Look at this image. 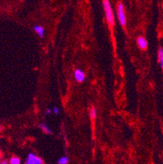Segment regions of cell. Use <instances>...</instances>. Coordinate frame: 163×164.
<instances>
[{
	"instance_id": "obj_11",
	"label": "cell",
	"mask_w": 163,
	"mask_h": 164,
	"mask_svg": "<svg viewBox=\"0 0 163 164\" xmlns=\"http://www.w3.org/2000/svg\"><path fill=\"white\" fill-rule=\"evenodd\" d=\"M68 158L66 156H63L61 158H59L58 160V164H68Z\"/></svg>"
},
{
	"instance_id": "obj_14",
	"label": "cell",
	"mask_w": 163,
	"mask_h": 164,
	"mask_svg": "<svg viewBox=\"0 0 163 164\" xmlns=\"http://www.w3.org/2000/svg\"><path fill=\"white\" fill-rule=\"evenodd\" d=\"M51 113V110H47V112H46V113H47V114H48V113Z\"/></svg>"
},
{
	"instance_id": "obj_12",
	"label": "cell",
	"mask_w": 163,
	"mask_h": 164,
	"mask_svg": "<svg viewBox=\"0 0 163 164\" xmlns=\"http://www.w3.org/2000/svg\"><path fill=\"white\" fill-rule=\"evenodd\" d=\"M53 113H55V114H58V113H60L59 109H58L57 107H54L53 108Z\"/></svg>"
},
{
	"instance_id": "obj_10",
	"label": "cell",
	"mask_w": 163,
	"mask_h": 164,
	"mask_svg": "<svg viewBox=\"0 0 163 164\" xmlns=\"http://www.w3.org/2000/svg\"><path fill=\"white\" fill-rule=\"evenodd\" d=\"M9 164H21V159L18 158V157L13 156V157L10 158Z\"/></svg>"
},
{
	"instance_id": "obj_1",
	"label": "cell",
	"mask_w": 163,
	"mask_h": 164,
	"mask_svg": "<svg viewBox=\"0 0 163 164\" xmlns=\"http://www.w3.org/2000/svg\"><path fill=\"white\" fill-rule=\"evenodd\" d=\"M103 3V7H104V14L106 17V21L108 22V25L109 26L110 30H113V28L114 27V15H113V8L110 4L109 0H102Z\"/></svg>"
},
{
	"instance_id": "obj_13",
	"label": "cell",
	"mask_w": 163,
	"mask_h": 164,
	"mask_svg": "<svg viewBox=\"0 0 163 164\" xmlns=\"http://www.w3.org/2000/svg\"><path fill=\"white\" fill-rule=\"evenodd\" d=\"M0 164H9V162L7 161V160H1Z\"/></svg>"
},
{
	"instance_id": "obj_9",
	"label": "cell",
	"mask_w": 163,
	"mask_h": 164,
	"mask_svg": "<svg viewBox=\"0 0 163 164\" xmlns=\"http://www.w3.org/2000/svg\"><path fill=\"white\" fill-rule=\"evenodd\" d=\"M89 113H90V117H91V119H95V118H96V110H95V107H92L90 108L89 110Z\"/></svg>"
},
{
	"instance_id": "obj_8",
	"label": "cell",
	"mask_w": 163,
	"mask_h": 164,
	"mask_svg": "<svg viewBox=\"0 0 163 164\" xmlns=\"http://www.w3.org/2000/svg\"><path fill=\"white\" fill-rule=\"evenodd\" d=\"M39 127L42 130V131L44 132V133H46V134H51L52 132H51V129L48 127V126L45 125V124H43V123H40L39 124Z\"/></svg>"
},
{
	"instance_id": "obj_4",
	"label": "cell",
	"mask_w": 163,
	"mask_h": 164,
	"mask_svg": "<svg viewBox=\"0 0 163 164\" xmlns=\"http://www.w3.org/2000/svg\"><path fill=\"white\" fill-rule=\"evenodd\" d=\"M74 78L77 80L78 83H82L85 80L86 78V75L84 74V72L83 70H81L79 69H76L74 71Z\"/></svg>"
},
{
	"instance_id": "obj_2",
	"label": "cell",
	"mask_w": 163,
	"mask_h": 164,
	"mask_svg": "<svg viewBox=\"0 0 163 164\" xmlns=\"http://www.w3.org/2000/svg\"><path fill=\"white\" fill-rule=\"evenodd\" d=\"M117 14H118V18L120 24L124 28L126 26V24H127V19H126L124 5L120 1L118 3V5H117Z\"/></svg>"
},
{
	"instance_id": "obj_3",
	"label": "cell",
	"mask_w": 163,
	"mask_h": 164,
	"mask_svg": "<svg viewBox=\"0 0 163 164\" xmlns=\"http://www.w3.org/2000/svg\"><path fill=\"white\" fill-rule=\"evenodd\" d=\"M25 164H43V161H42V159L41 158H39V156L30 153L27 157V159Z\"/></svg>"
},
{
	"instance_id": "obj_15",
	"label": "cell",
	"mask_w": 163,
	"mask_h": 164,
	"mask_svg": "<svg viewBox=\"0 0 163 164\" xmlns=\"http://www.w3.org/2000/svg\"><path fill=\"white\" fill-rule=\"evenodd\" d=\"M1 158H2V154L0 152V161H1Z\"/></svg>"
},
{
	"instance_id": "obj_6",
	"label": "cell",
	"mask_w": 163,
	"mask_h": 164,
	"mask_svg": "<svg viewBox=\"0 0 163 164\" xmlns=\"http://www.w3.org/2000/svg\"><path fill=\"white\" fill-rule=\"evenodd\" d=\"M157 60L160 64V66L163 69V48L162 47H158V51H157Z\"/></svg>"
},
{
	"instance_id": "obj_5",
	"label": "cell",
	"mask_w": 163,
	"mask_h": 164,
	"mask_svg": "<svg viewBox=\"0 0 163 164\" xmlns=\"http://www.w3.org/2000/svg\"><path fill=\"white\" fill-rule=\"evenodd\" d=\"M137 44L141 50H146L148 48V41L147 39L143 37V36H139L137 39Z\"/></svg>"
},
{
	"instance_id": "obj_16",
	"label": "cell",
	"mask_w": 163,
	"mask_h": 164,
	"mask_svg": "<svg viewBox=\"0 0 163 164\" xmlns=\"http://www.w3.org/2000/svg\"><path fill=\"white\" fill-rule=\"evenodd\" d=\"M2 129H3V127H1V126H0V131H2Z\"/></svg>"
},
{
	"instance_id": "obj_7",
	"label": "cell",
	"mask_w": 163,
	"mask_h": 164,
	"mask_svg": "<svg viewBox=\"0 0 163 164\" xmlns=\"http://www.w3.org/2000/svg\"><path fill=\"white\" fill-rule=\"evenodd\" d=\"M33 30L38 34V35L40 38H42L43 35H44V28L41 26V25H35V26H33Z\"/></svg>"
}]
</instances>
